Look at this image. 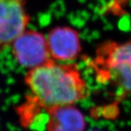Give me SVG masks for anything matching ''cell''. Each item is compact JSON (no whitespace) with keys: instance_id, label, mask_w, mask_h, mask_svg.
Listing matches in <instances>:
<instances>
[{"instance_id":"7","label":"cell","mask_w":131,"mask_h":131,"mask_svg":"<svg viewBox=\"0 0 131 131\" xmlns=\"http://www.w3.org/2000/svg\"><path fill=\"white\" fill-rule=\"evenodd\" d=\"M90 131H99V130H90Z\"/></svg>"},{"instance_id":"2","label":"cell","mask_w":131,"mask_h":131,"mask_svg":"<svg viewBox=\"0 0 131 131\" xmlns=\"http://www.w3.org/2000/svg\"><path fill=\"white\" fill-rule=\"evenodd\" d=\"M90 65L100 82L109 83L131 95V42L101 44Z\"/></svg>"},{"instance_id":"1","label":"cell","mask_w":131,"mask_h":131,"mask_svg":"<svg viewBox=\"0 0 131 131\" xmlns=\"http://www.w3.org/2000/svg\"><path fill=\"white\" fill-rule=\"evenodd\" d=\"M25 83L29 96L42 108L72 105L89 95V89L76 64H60L55 60L28 69Z\"/></svg>"},{"instance_id":"3","label":"cell","mask_w":131,"mask_h":131,"mask_svg":"<svg viewBox=\"0 0 131 131\" xmlns=\"http://www.w3.org/2000/svg\"><path fill=\"white\" fill-rule=\"evenodd\" d=\"M10 47L17 63L28 69L53 60L49 52L47 39L35 30L26 29Z\"/></svg>"},{"instance_id":"5","label":"cell","mask_w":131,"mask_h":131,"mask_svg":"<svg viewBox=\"0 0 131 131\" xmlns=\"http://www.w3.org/2000/svg\"><path fill=\"white\" fill-rule=\"evenodd\" d=\"M46 39L53 60L72 61L80 56L81 43L78 32L74 29L66 26L56 27L50 31Z\"/></svg>"},{"instance_id":"6","label":"cell","mask_w":131,"mask_h":131,"mask_svg":"<svg viewBox=\"0 0 131 131\" xmlns=\"http://www.w3.org/2000/svg\"><path fill=\"white\" fill-rule=\"evenodd\" d=\"M47 112L48 131H84V116L73 104L52 108Z\"/></svg>"},{"instance_id":"4","label":"cell","mask_w":131,"mask_h":131,"mask_svg":"<svg viewBox=\"0 0 131 131\" xmlns=\"http://www.w3.org/2000/svg\"><path fill=\"white\" fill-rule=\"evenodd\" d=\"M29 21L25 0H0V52L11 46Z\"/></svg>"}]
</instances>
